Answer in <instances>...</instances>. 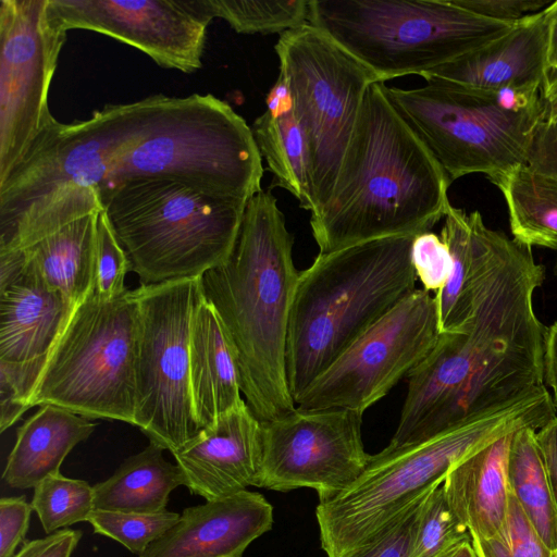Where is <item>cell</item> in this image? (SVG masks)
I'll use <instances>...</instances> for the list:
<instances>
[{
	"label": "cell",
	"mask_w": 557,
	"mask_h": 557,
	"mask_svg": "<svg viewBox=\"0 0 557 557\" xmlns=\"http://www.w3.org/2000/svg\"><path fill=\"white\" fill-rule=\"evenodd\" d=\"M544 274L530 246L499 232L479 277L470 320L461 332L441 333L407 376L398 424L384 449L424 442L549 394L547 327L533 308Z\"/></svg>",
	"instance_id": "obj_1"
},
{
	"label": "cell",
	"mask_w": 557,
	"mask_h": 557,
	"mask_svg": "<svg viewBox=\"0 0 557 557\" xmlns=\"http://www.w3.org/2000/svg\"><path fill=\"white\" fill-rule=\"evenodd\" d=\"M451 181L372 83L327 201L310 213L320 253L391 236L429 232L450 205Z\"/></svg>",
	"instance_id": "obj_2"
},
{
	"label": "cell",
	"mask_w": 557,
	"mask_h": 557,
	"mask_svg": "<svg viewBox=\"0 0 557 557\" xmlns=\"http://www.w3.org/2000/svg\"><path fill=\"white\" fill-rule=\"evenodd\" d=\"M293 246L276 198L261 189L246 205L230 257L201 276L202 295L218 313L235 357L242 394L262 423L296 410L286 371L300 272Z\"/></svg>",
	"instance_id": "obj_3"
},
{
	"label": "cell",
	"mask_w": 557,
	"mask_h": 557,
	"mask_svg": "<svg viewBox=\"0 0 557 557\" xmlns=\"http://www.w3.org/2000/svg\"><path fill=\"white\" fill-rule=\"evenodd\" d=\"M413 237L391 236L319 252L312 264L299 272L286 346L294 401L416 289Z\"/></svg>",
	"instance_id": "obj_4"
},
{
	"label": "cell",
	"mask_w": 557,
	"mask_h": 557,
	"mask_svg": "<svg viewBox=\"0 0 557 557\" xmlns=\"http://www.w3.org/2000/svg\"><path fill=\"white\" fill-rule=\"evenodd\" d=\"M556 417L550 395L459 425L424 442L370 455L361 474L319 500L315 518L327 557H346L371 542L440 486L461 459L519 429Z\"/></svg>",
	"instance_id": "obj_5"
},
{
	"label": "cell",
	"mask_w": 557,
	"mask_h": 557,
	"mask_svg": "<svg viewBox=\"0 0 557 557\" xmlns=\"http://www.w3.org/2000/svg\"><path fill=\"white\" fill-rule=\"evenodd\" d=\"M262 157L251 127L211 94L149 97L145 134L114 164L100 193L123 181L158 177L219 198L259 193Z\"/></svg>",
	"instance_id": "obj_6"
},
{
	"label": "cell",
	"mask_w": 557,
	"mask_h": 557,
	"mask_svg": "<svg viewBox=\"0 0 557 557\" xmlns=\"http://www.w3.org/2000/svg\"><path fill=\"white\" fill-rule=\"evenodd\" d=\"M100 197L140 285L202 276L222 264L247 205L158 177L123 181Z\"/></svg>",
	"instance_id": "obj_7"
},
{
	"label": "cell",
	"mask_w": 557,
	"mask_h": 557,
	"mask_svg": "<svg viewBox=\"0 0 557 557\" xmlns=\"http://www.w3.org/2000/svg\"><path fill=\"white\" fill-rule=\"evenodd\" d=\"M308 22L385 83L423 76L499 39L519 21L487 18L453 0H309Z\"/></svg>",
	"instance_id": "obj_8"
},
{
	"label": "cell",
	"mask_w": 557,
	"mask_h": 557,
	"mask_svg": "<svg viewBox=\"0 0 557 557\" xmlns=\"http://www.w3.org/2000/svg\"><path fill=\"white\" fill-rule=\"evenodd\" d=\"M386 92L451 182L473 173L492 182L527 164L548 111L540 91L480 92L426 81Z\"/></svg>",
	"instance_id": "obj_9"
},
{
	"label": "cell",
	"mask_w": 557,
	"mask_h": 557,
	"mask_svg": "<svg viewBox=\"0 0 557 557\" xmlns=\"http://www.w3.org/2000/svg\"><path fill=\"white\" fill-rule=\"evenodd\" d=\"M139 305L134 289L77 305L54 341L27 408L54 405L86 419L136 424Z\"/></svg>",
	"instance_id": "obj_10"
},
{
	"label": "cell",
	"mask_w": 557,
	"mask_h": 557,
	"mask_svg": "<svg viewBox=\"0 0 557 557\" xmlns=\"http://www.w3.org/2000/svg\"><path fill=\"white\" fill-rule=\"evenodd\" d=\"M307 137L318 211L330 198L355 133L366 92L376 82L356 59L309 22L281 34L275 47Z\"/></svg>",
	"instance_id": "obj_11"
},
{
	"label": "cell",
	"mask_w": 557,
	"mask_h": 557,
	"mask_svg": "<svg viewBox=\"0 0 557 557\" xmlns=\"http://www.w3.org/2000/svg\"><path fill=\"white\" fill-rule=\"evenodd\" d=\"M136 426L171 454L199 432L189 385V339L201 276L140 285Z\"/></svg>",
	"instance_id": "obj_12"
},
{
	"label": "cell",
	"mask_w": 557,
	"mask_h": 557,
	"mask_svg": "<svg viewBox=\"0 0 557 557\" xmlns=\"http://www.w3.org/2000/svg\"><path fill=\"white\" fill-rule=\"evenodd\" d=\"M149 97L110 104L84 121L55 123L0 186V228L28 206L65 186L99 190L115 162L145 134Z\"/></svg>",
	"instance_id": "obj_13"
},
{
	"label": "cell",
	"mask_w": 557,
	"mask_h": 557,
	"mask_svg": "<svg viewBox=\"0 0 557 557\" xmlns=\"http://www.w3.org/2000/svg\"><path fill=\"white\" fill-rule=\"evenodd\" d=\"M440 335L435 297L416 288L318 376L296 407L363 413L429 356Z\"/></svg>",
	"instance_id": "obj_14"
},
{
	"label": "cell",
	"mask_w": 557,
	"mask_h": 557,
	"mask_svg": "<svg viewBox=\"0 0 557 557\" xmlns=\"http://www.w3.org/2000/svg\"><path fill=\"white\" fill-rule=\"evenodd\" d=\"M48 0L0 1V186L55 119L48 92L66 40Z\"/></svg>",
	"instance_id": "obj_15"
},
{
	"label": "cell",
	"mask_w": 557,
	"mask_h": 557,
	"mask_svg": "<svg viewBox=\"0 0 557 557\" xmlns=\"http://www.w3.org/2000/svg\"><path fill=\"white\" fill-rule=\"evenodd\" d=\"M363 413L348 409L296 410L263 423L259 487L287 492L312 488L319 500L349 486L370 455L362 442Z\"/></svg>",
	"instance_id": "obj_16"
},
{
	"label": "cell",
	"mask_w": 557,
	"mask_h": 557,
	"mask_svg": "<svg viewBox=\"0 0 557 557\" xmlns=\"http://www.w3.org/2000/svg\"><path fill=\"white\" fill-rule=\"evenodd\" d=\"M47 14L65 32L103 34L183 73L201 69L213 20L201 0H48Z\"/></svg>",
	"instance_id": "obj_17"
},
{
	"label": "cell",
	"mask_w": 557,
	"mask_h": 557,
	"mask_svg": "<svg viewBox=\"0 0 557 557\" xmlns=\"http://www.w3.org/2000/svg\"><path fill=\"white\" fill-rule=\"evenodd\" d=\"M186 487L206 500L260 486L263 423L246 401L172 453Z\"/></svg>",
	"instance_id": "obj_18"
},
{
	"label": "cell",
	"mask_w": 557,
	"mask_h": 557,
	"mask_svg": "<svg viewBox=\"0 0 557 557\" xmlns=\"http://www.w3.org/2000/svg\"><path fill=\"white\" fill-rule=\"evenodd\" d=\"M553 3L524 16L492 44L444 64L422 77L467 90L540 91L547 76V39Z\"/></svg>",
	"instance_id": "obj_19"
},
{
	"label": "cell",
	"mask_w": 557,
	"mask_h": 557,
	"mask_svg": "<svg viewBox=\"0 0 557 557\" xmlns=\"http://www.w3.org/2000/svg\"><path fill=\"white\" fill-rule=\"evenodd\" d=\"M272 525V505L262 494L244 490L185 508L139 557H242Z\"/></svg>",
	"instance_id": "obj_20"
},
{
	"label": "cell",
	"mask_w": 557,
	"mask_h": 557,
	"mask_svg": "<svg viewBox=\"0 0 557 557\" xmlns=\"http://www.w3.org/2000/svg\"><path fill=\"white\" fill-rule=\"evenodd\" d=\"M516 430L461 459L442 484L449 506L467 527L472 540L494 536L506 520L510 493L507 458Z\"/></svg>",
	"instance_id": "obj_21"
},
{
	"label": "cell",
	"mask_w": 557,
	"mask_h": 557,
	"mask_svg": "<svg viewBox=\"0 0 557 557\" xmlns=\"http://www.w3.org/2000/svg\"><path fill=\"white\" fill-rule=\"evenodd\" d=\"M189 385L199 430L212 426L242 398L238 369L220 318L201 295L191 320Z\"/></svg>",
	"instance_id": "obj_22"
},
{
	"label": "cell",
	"mask_w": 557,
	"mask_h": 557,
	"mask_svg": "<svg viewBox=\"0 0 557 557\" xmlns=\"http://www.w3.org/2000/svg\"><path fill=\"white\" fill-rule=\"evenodd\" d=\"M74 308L61 294L24 273L0 290V361L44 366Z\"/></svg>",
	"instance_id": "obj_23"
},
{
	"label": "cell",
	"mask_w": 557,
	"mask_h": 557,
	"mask_svg": "<svg viewBox=\"0 0 557 557\" xmlns=\"http://www.w3.org/2000/svg\"><path fill=\"white\" fill-rule=\"evenodd\" d=\"M498 231L487 227L479 211L449 205L440 237L446 244L451 272L435 293L441 333L463 331L473 312L475 289L495 246Z\"/></svg>",
	"instance_id": "obj_24"
},
{
	"label": "cell",
	"mask_w": 557,
	"mask_h": 557,
	"mask_svg": "<svg viewBox=\"0 0 557 557\" xmlns=\"http://www.w3.org/2000/svg\"><path fill=\"white\" fill-rule=\"evenodd\" d=\"M265 110L251 127L257 146L272 173V187L290 193L299 206L315 208L309 145L295 112L290 92L277 76L267 95Z\"/></svg>",
	"instance_id": "obj_25"
},
{
	"label": "cell",
	"mask_w": 557,
	"mask_h": 557,
	"mask_svg": "<svg viewBox=\"0 0 557 557\" xmlns=\"http://www.w3.org/2000/svg\"><path fill=\"white\" fill-rule=\"evenodd\" d=\"M96 424L67 409L42 405L17 429L16 438L2 473L11 487H35L60 473L70 451L87 440Z\"/></svg>",
	"instance_id": "obj_26"
},
{
	"label": "cell",
	"mask_w": 557,
	"mask_h": 557,
	"mask_svg": "<svg viewBox=\"0 0 557 557\" xmlns=\"http://www.w3.org/2000/svg\"><path fill=\"white\" fill-rule=\"evenodd\" d=\"M100 212L84 216L22 249L25 274L61 294L73 307L95 290V248Z\"/></svg>",
	"instance_id": "obj_27"
},
{
	"label": "cell",
	"mask_w": 557,
	"mask_h": 557,
	"mask_svg": "<svg viewBox=\"0 0 557 557\" xmlns=\"http://www.w3.org/2000/svg\"><path fill=\"white\" fill-rule=\"evenodd\" d=\"M163 450L149 443L125 459L109 479L94 485L95 509L136 513L166 509L171 492L185 486L186 480L177 463L164 459Z\"/></svg>",
	"instance_id": "obj_28"
},
{
	"label": "cell",
	"mask_w": 557,
	"mask_h": 557,
	"mask_svg": "<svg viewBox=\"0 0 557 557\" xmlns=\"http://www.w3.org/2000/svg\"><path fill=\"white\" fill-rule=\"evenodd\" d=\"M491 183L505 199L513 239L557 249V175L527 163Z\"/></svg>",
	"instance_id": "obj_29"
},
{
	"label": "cell",
	"mask_w": 557,
	"mask_h": 557,
	"mask_svg": "<svg viewBox=\"0 0 557 557\" xmlns=\"http://www.w3.org/2000/svg\"><path fill=\"white\" fill-rule=\"evenodd\" d=\"M532 426L517 429L511 437L507 476L509 490L524 516L543 541L557 549V508Z\"/></svg>",
	"instance_id": "obj_30"
},
{
	"label": "cell",
	"mask_w": 557,
	"mask_h": 557,
	"mask_svg": "<svg viewBox=\"0 0 557 557\" xmlns=\"http://www.w3.org/2000/svg\"><path fill=\"white\" fill-rule=\"evenodd\" d=\"M103 210L94 187L65 186L28 206L0 228V248L25 249L66 225Z\"/></svg>",
	"instance_id": "obj_31"
},
{
	"label": "cell",
	"mask_w": 557,
	"mask_h": 557,
	"mask_svg": "<svg viewBox=\"0 0 557 557\" xmlns=\"http://www.w3.org/2000/svg\"><path fill=\"white\" fill-rule=\"evenodd\" d=\"M212 18L242 34L280 35L308 22L309 0H201Z\"/></svg>",
	"instance_id": "obj_32"
},
{
	"label": "cell",
	"mask_w": 557,
	"mask_h": 557,
	"mask_svg": "<svg viewBox=\"0 0 557 557\" xmlns=\"http://www.w3.org/2000/svg\"><path fill=\"white\" fill-rule=\"evenodd\" d=\"M30 504L44 531L51 534L77 522L87 521L95 510L94 488L86 481L57 473L47 476L34 487Z\"/></svg>",
	"instance_id": "obj_33"
},
{
	"label": "cell",
	"mask_w": 557,
	"mask_h": 557,
	"mask_svg": "<svg viewBox=\"0 0 557 557\" xmlns=\"http://www.w3.org/2000/svg\"><path fill=\"white\" fill-rule=\"evenodd\" d=\"M442 484L422 503L409 557H446L460 544L472 541L449 506Z\"/></svg>",
	"instance_id": "obj_34"
},
{
	"label": "cell",
	"mask_w": 557,
	"mask_h": 557,
	"mask_svg": "<svg viewBox=\"0 0 557 557\" xmlns=\"http://www.w3.org/2000/svg\"><path fill=\"white\" fill-rule=\"evenodd\" d=\"M181 515L166 509L156 513L119 512L95 509L87 522L94 532L121 543L131 553L140 556L159 540Z\"/></svg>",
	"instance_id": "obj_35"
},
{
	"label": "cell",
	"mask_w": 557,
	"mask_h": 557,
	"mask_svg": "<svg viewBox=\"0 0 557 557\" xmlns=\"http://www.w3.org/2000/svg\"><path fill=\"white\" fill-rule=\"evenodd\" d=\"M472 545L478 557H552L553 554L540 539L511 492L508 513L499 532L487 540H472Z\"/></svg>",
	"instance_id": "obj_36"
},
{
	"label": "cell",
	"mask_w": 557,
	"mask_h": 557,
	"mask_svg": "<svg viewBox=\"0 0 557 557\" xmlns=\"http://www.w3.org/2000/svg\"><path fill=\"white\" fill-rule=\"evenodd\" d=\"M128 271L127 256L102 210L96 233L94 295L106 301L124 295L128 290L124 284Z\"/></svg>",
	"instance_id": "obj_37"
},
{
	"label": "cell",
	"mask_w": 557,
	"mask_h": 557,
	"mask_svg": "<svg viewBox=\"0 0 557 557\" xmlns=\"http://www.w3.org/2000/svg\"><path fill=\"white\" fill-rule=\"evenodd\" d=\"M411 262L423 288L435 293L445 286L453 267L446 244L431 231L413 237Z\"/></svg>",
	"instance_id": "obj_38"
},
{
	"label": "cell",
	"mask_w": 557,
	"mask_h": 557,
	"mask_svg": "<svg viewBox=\"0 0 557 557\" xmlns=\"http://www.w3.org/2000/svg\"><path fill=\"white\" fill-rule=\"evenodd\" d=\"M424 498L371 542L346 557H409Z\"/></svg>",
	"instance_id": "obj_39"
},
{
	"label": "cell",
	"mask_w": 557,
	"mask_h": 557,
	"mask_svg": "<svg viewBox=\"0 0 557 557\" xmlns=\"http://www.w3.org/2000/svg\"><path fill=\"white\" fill-rule=\"evenodd\" d=\"M33 507L24 496L0 499V557H14L24 542Z\"/></svg>",
	"instance_id": "obj_40"
},
{
	"label": "cell",
	"mask_w": 557,
	"mask_h": 557,
	"mask_svg": "<svg viewBox=\"0 0 557 557\" xmlns=\"http://www.w3.org/2000/svg\"><path fill=\"white\" fill-rule=\"evenodd\" d=\"M457 5L478 15L502 21L518 22L536 13L552 2L548 0H453Z\"/></svg>",
	"instance_id": "obj_41"
},
{
	"label": "cell",
	"mask_w": 557,
	"mask_h": 557,
	"mask_svg": "<svg viewBox=\"0 0 557 557\" xmlns=\"http://www.w3.org/2000/svg\"><path fill=\"white\" fill-rule=\"evenodd\" d=\"M528 165L557 175V110L548 109L546 117L540 124Z\"/></svg>",
	"instance_id": "obj_42"
},
{
	"label": "cell",
	"mask_w": 557,
	"mask_h": 557,
	"mask_svg": "<svg viewBox=\"0 0 557 557\" xmlns=\"http://www.w3.org/2000/svg\"><path fill=\"white\" fill-rule=\"evenodd\" d=\"M81 537L79 530L62 529L45 537L24 542L14 557H71Z\"/></svg>",
	"instance_id": "obj_43"
},
{
	"label": "cell",
	"mask_w": 557,
	"mask_h": 557,
	"mask_svg": "<svg viewBox=\"0 0 557 557\" xmlns=\"http://www.w3.org/2000/svg\"><path fill=\"white\" fill-rule=\"evenodd\" d=\"M535 441L557 508V416L535 432Z\"/></svg>",
	"instance_id": "obj_44"
},
{
	"label": "cell",
	"mask_w": 557,
	"mask_h": 557,
	"mask_svg": "<svg viewBox=\"0 0 557 557\" xmlns=\"http://www.w3.org/2000/svg\"><path fill=\"white\" fill-rule=\"evenodd\" d=\"M24 273V251L22 249L0 248V290L20 280Z\"/></svg>",
	"instance_id": "obj_45"
},
{
	"label": "cell",
	"mask_w": 557,
	"mask_h": 557,
	"mask_svg": "<svg viewBox=\"0 0 557 557\" xmlns=\"http://www.w3.org/2000/svg\"><path fill=\"white\" fill-rule=\"evenodd\" d=\"M544 379L552 389V399L557 408V321L547 329L546 333Z\"/></svg>",
	"instance_id": "obj_46"
},
{
	"label": "cell",
	"mask_w": 557,
	"mask_h": 557,
	"mask_svg": "<svg viewBox=\"0 0 557 557\" xmlns=\"http://www.w3.org/2000/svg\"><path fill=\"white\" fill-rule=\"evenodd\" d=\"M553 8L547 39V74L557 69V0L554 1Z\"/></svg>",
	"instance_id": "obj_47"
},
{
	"label": "cell",
	"mask_w": 557,
	"mask_h": 557,
	"mask_svg": "<svg viewBox=\"0 0 557 557\" xmlns=\"http://www.w3.org/2000/svg\"><path fill=\"white\" fill-rule=\"evenodd\" d=\"M542 97L548 108L557 106V69L547 74L542 88Z\"/></svg>",
	"instance_id": "obj_48"
},
{
	"label": "cell",
	"mask_w": 557,
	"mask_h": 557,
	"mask_svg": "<svg viewBox=\"0 0 557 557\" xmlns=\"http://www.w3.org/2000/svg\"><path fill=\"white\" fill-rule=\"evenodd\" d=\"M446 557H478L472 545V541L465 542L460 544L457 548H455L449 555Z\"/></svg>",
	"instance_id": "obj_49"
},
{
	"label": "cell",
	"mask_w": 557,
	"mask_h": 557,
	"mask_svg": "<svg viewBox=\"0 0 557 557\" xmlns=\"http://www.w3.org/2000/svg\"><path fill=\"white\" fill-rule=\"evenodd\" d=\"M554 273L557 276V260H556L555 265H554Z\"/></svg>",
	"instance_id": "obj_50"
},
{
	"label": "cell",
	"mask_w": 557,
	"mask_h": 557,
	"mask_svg": "<svg viewBox=\"0 0 557 557\" xmlns=\"http://www.w3.org/2000/svg\"><path fill=\"white\" fill-rule=\"evenodd\" d=\"M552 557H557V549L553 552Z\"/></svg>",
	"instance_id": "obj_51"
},
{
	"label": "cell",
	"mask_w": 557,
	"mask_h": 557,
	"mask_svg": "<svg viewBox=\"0 0 557 557\" xmlns=\"http://www.w3.org/2000/svg\"><path fill=\"white\" fill-rule=\"evenodd\" d=\"M549 109H556V110H557V106H555V107H552V108H549Z\"/></svg>",
	"instance_id": "obj_52"
},
{
	"label": "cell",
	"mask_w": 557,
	"mask_h": 557,
	"mask_svg": "<svg viewBox=\"0 0 557 557\" xmlns=\"http://www.w3.org/2000/svg\"><path fill=\"white\" fill-rule=\"evenodd\" d=\"M553 110H556V109H553Z\"/></svg>",
	"instance_id": "obj_53"
}]
</instances>
